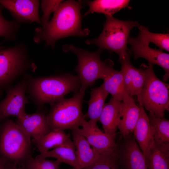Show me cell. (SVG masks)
I'll use <instances>...</instances> for the list:
<instances>
[{
	"label": "cell",
	"instance_id": "27",
	"mask_svg": "<svg viewBox=\"0 0 169 169\" xmlns=\"http://www.w3.org/2000/svg\"><path fill=\"white\" fill-rule=\"evenodd\" d=\"M137 28L140 31L138 36L144 43L149 45L155 44L161 50L169 51V33H155L150 32L148 27L139 24Z\"/></svg>",
	"mask_w": 169,
	"mask_h": 169
},
{
	"label": "cell",
	"instance_id": "10",
	"mask_svg": "<svg viewBox=\"0 0 169 169\" xmlns=\"http://www.w3.org/2000/svg\"><path fill=\"white\" fill-rule=\"evenodd\" d=\"M117 144L120 169H148L146 159L133 132Z\"/></svg>",
	"mask_w": 169,
	"mask_h": 169
},
{
	"label": "cell",
	"instance_id": "7",
	"mask_svg": "<svg viewBox=\"0 0 169 169\" xmlns=\"http://www.w3.org/2000/svg\"><path fill=\"white\" fill-rule=\"evenodd\" d=\"M153 66L148 63L146 79L137 100L149 112L162 117L169 111V85L157 77Z\"/></svg>",
	"mask_w": 169,
	"mask_h": 169
},
{
	"label": "cell",
	"instance_id": "15",
	"mask_svg": "<svg viewBox=\"0 0 169 169\" xmlns=\"http://www.w3.org/2000/svg\"><path fill=\"white\" fill-rule=\"evenodd\" d=\"M81 131L92 148L99 154L112 150L117 146L115 138L102 132L97 124L84 120Z\"/></svg>",
	"mask_w": 169,
	"mask_h": 169
},
{
	"label": "cell",
	"instance_id": "29",
	"mask_svg": "<svg viewBox=\"0 0 169 169\" xmlns=\"http://www.w3.org/2000/svg\"><path fill=\"white\" fill-rule=\"evenodd\" d=\"M3 7L0 4V37H3L6 40H14L20 26L16 20L8 21L2 14Z\"/></svg>",
	"mask_w": 169,
	"mask_h": 169
},
{
	"label": "cell",
	"instance_id": "5",
	"mask_svg": "<svg viewBox=\"0 0 169 169\" xmlns=\"http://www.w3.org/2000/svg\"><path fill=\"white\" fill-rule=\"evenodd\" d=\"M84 95L79 91L69 98H64L50 104V110L46 116L51 130H73L81 126L85 120L82 110Z\"/></svg>",
	"mask_w": 169,
	"mask_h": 169
},
{
	"label": "cell",
	"instance_id": "36",
	"mask_svg": "<svg viewBox=\"0 0 169 169\" xmlns=\"http://www.w3.org/2000/svg\"><path fill=\"white\" fill-rule=\"evenodd\" d=\"M74 169L73 168H72V169Z\"/></svg>",
	"mask_w": 169,
	"mask_h": 169
},
{
	"label": "cell",
	"instance_id": "31",
	"mask_svg": "<svg viewBox=\"0 0 169 169\" xmlns=\"http://www.w3.org/2000/svg\"><path fill=\"white\" fill-rule=\"evenodd\" d=\"M62 0H42L41 6L43 15L40 18L42 26L48 22L51 14L54 12Z\"/></svg>",
	"mask_w": 169,
	"mask_h": 169
},
{
	"label": "cell",
	"instance_id": "1",
	"mask_svg": "<svg viewBox=\"0 0 169 169\" xmlns=\"http://www.w3.org/2000/svg\"><path fill=\"white\" fill-rule=\"evenodd\" d=\"M82 4L80 0L62 2L54 13L51 20L35 29L34 41L38 44L44 42L46 46L54 48L56 41L62 38L88 36L90 30L81 27Z\"/></svg>",
	"mask_w": 169,
	"mask_h": 169
},
{
	"label": "cell",
	"instance_id": "22",
	"mask_svg": "<svg viewBox=\"0 0 169 169\" xmlns=\"http://www.w3.org/2000/svg\"><path fill=\"white\" fill-rule=\"evenodd\" d=\"M145 156L148 169H169V145H159L154 141Z\"/></svg>",
	"mask_w": 169,
	"mask_h": 169
},
{
	"label": "cell",
	"instance_id": "6",
	"mask_svg": "<svg viewBox=\"0 0 169 169\" xmlns=\"http://www.w3.org/2000/svg\"><path fill=\"white\" fill-rule=\"evenodd\" d=\"M65 52H72L76 54L78 63L75 70L80 82L79 91L84 93L86 89L91 86L96 80L103 79L105 62L100 55L104 50L99 48L95 52H90L76 47L72 44L62 46Z\"/></svg>",
	"mask_w": 169,
	"mask_h": 169
},
{
	"label": "cell",
	"instance_id": "14",
	"mask_svg": "<svg viewBox=\"0 0 169 169\" xmlns=\"http://www.w3.org/2000/svg\"><path fill=\"white\" fill-rule=\"evenodd\" d=\"M140 107L126 91L120 106L117 125L122 137L133 132L138 120Z\"/></svg>",
	"mask_w": 169,
	"mask_h": 169
},
{
	"label": "cell",
	"instance_id": "33",
	"mask_svg": "<svg viewBox=\"0 0 169 169\" xmlns=\"http://www.w3.org/2000/svg\"><path fill=\"white\" fill-rule=\"evenodd\" d=\"M6 161L4 158L0 156V169H5V165Z\"/></svg>",
	"mask_w": 169,
	"mask_h": 169
},
{
	"label": "cell",
	"instance_id": "32",
	"mask_svg": "<svg viewBox=\"0 0 169 169\" xmlns=\"http://www.w3.org/2000/svg\"><path fill=\"white\" fill-rule=\"evenodd\" d=\"M5 169H25L22 166H18L13 163L6 161L5 165Z\"/></svg>",
	"mask_w": 169,
	"mask_h": 169
},
{
	"label": "cell",
	"instance_id": "2",
	"mask_svg": "<svg viewBox=\"0 0 169 169\" xmlns=\"http://www.w3.org/2000/svg\"><path fill=\"white\" fill-rule=\"evenodd\" d=\"M27 80L29 97L39 109L46 103L50 105L64 98L70 92H79L81 86L77 75L69 73L37 78L28 77Z\"/></svg>",
	"mask_w": 169,
	"mask_h": 169
},
{
	"label": "cell",
	"instance_id": "26",
	"mask_svg": "<svg viewBox=\"0 0 169 169\" xmlns=\"http://www.w3.org/2000/svg\"><path fill=\"white\" fill-rule=\"evenodd\" d=\"M148 116L154 130V142L159 145H169V120L164 116L159 117L151 112Z\"/></svg>",
	"mask_w": 169,
	"mask_h": 169
},
{
	"label": "cell",
	"instance_id": "8",
	"mask_svg": "<svg viewBox=\"0 0 169 169\" xmlns=\"http://www.w3.org/2000/svg\"><path fill=\"white\" fill-rule=\"evenodd\" d=\"M3 48L0 49V90L9 87L14 80L32 66L23 44Z\"/></svg>",
	"mask_w": 169,
	"mask_h": 169
},
{
	"label": "cell",
	"instance_id": "35",
	"mask_svg": "<svg viewBox=\"0 0 169 169\" xmlns=\"http://www.w3.org/2000/svg\"><path fill=\"white\" fill-rule=\"evenodd\" d=\"M3 48V46H2L0 45V49Z\"/></svg>",
	"mask_w": 169,
	"mask_h": 169
},
{
	"label": "cell",
	"instance_id": "9",
	"mask_svg": "<svg viewBox=\"0 0 169 169\" xmlns=\"http://www.w3.org/2000/svg\"><path fill=\"white\" fill-rule=\"evenodd\" d=\"M27 88V80L24 79L6 89V96L0 102V122L9 116L17 117L25 111V106L28 103L25 95Z\"/></svg>",
	"mask_w": 169,
	"mask_h": 169
},
{
	"label": "cell",
	"instance_id": "24",
	"mask_svg": "<svg viewBox=\"0 0 169 169\" xmlns=\"http://www.w3.org/2000/svg\"><path fill=\"white\" fill-rule=\"evenodd\" d=\"M130 0H95L86 1V4L89 8L83 17L90 13H97L105 16H112L122 9L129 6Z\"/></svg>",
	"mask_w": 169,
	"mask_h": 169
},
{
	"label": "cell",
	"instance_id": "17",
	"mask_svg": "<svg viewBox=\"0 0 169 169\" xmlns=\"http://www.w3.org/2000/svg\"><path fill=\"white\" fill-rule=\"evenodd\" d=\"M105 73L102 84L104 87L108 94L116 100L122 101L126 91L124 84L123 73L114 69V64L109 59L105 60Z\"/></svg>",
	"mask_w": 169,
	"mask_h": 169
},
{
	"label": "cell",
	"instance_id": "21",
	"mask_svg": "<svg viewBox=\"0 0 169 169\" xmlns=\"http://www.w3.org/2000/svg\"><path fill=\"white\" fill-rule=\"evenodd\" d=\"M36 157L41 158H54L61 163L67 164L74 169H79L76 148L70 138L60 146L44 153L40 154Z\"/></svg>",
	"mask_w": 169,
	"mask_h": 169
},
{
	"label": "cell",
	"instance_id": "30",
	"mask_svg": "<svg viewBox=\"0 0 169 169\" xmlns=\"http://www.w3.org/2000/svg\"><path fill=\"white\" fill-rule=\"evenodd\" d=\"M61 162L58 160L53 161L32 156L26 161L22 167L25 169H61L60 165Z\"/></svg>",
	"mask_w": 169,
	"mask_h": 169
},
{
	"label": "cell",
	"instance_id": "13",
	"mask_svg": "<svg viewBox=\"0 0 169 169\" xmlns=\"http://www.w3.org/2000/svg\"><path fill=\"white\" fill-rule=\"evenodd\" d=\"M121 65L125 90L130 96L140 95L145 83L147 76V66L142 64L136 68L131 63L130 54L123 59H119Z\"/></svg>",
	"mask_w": 169,
	"mask_h": 169
},
{
	"label": "cell",
	"instance_id": "3",
	"mask_svg": "<svg viewBox=\"0 0 169 169\" xmlns=\"http://www.w3.org/2000/svg\"><path fill=\"white\" fill-rule=\"evenodd\" d=\"M32 156L31 137L16 122L5 119L0 125V156L22 166Z\"/></svg>",
	"mask_w": 169,
	"mask_h": 169
},
{
	"label": "cell",
	"instance_id": "20",
	"mask_svg": "<svg viewBox=\"0 0 169 169\" xmlns=\"http://www.w3.org/2000/svg\"><path fill=\"white\" fill-rule=\"evenodd\" d=\"M121 103V101L111 97L110 100L105 103L99 119L105 133L115 138Z\"/></svg>",
	"mask_w": 169,
	"mask_h": 169
},
{
	"label": "cell",
	"instance_id": "28",
	"mask_svg": "<svg viewBox=\"0 0 169 169\" xmlns=\"http://www.w3.org/2000/svg\"><path fill=\"white\" fill-rule=\"evenodd\" d=\"M83 169H120L118 145L112 150L100 154L96 160Z\"/></svg>",
	"mask_w": 169,
	"mask_h": 169
},
{
	"label": "cell",
	"instance_id": "12",
	"mask_svg": "<svg viewBox=\"0 0 169 169\" xmlns=\"http://www.w3.org/2000/svg\"><path fill=\"white\" fill-rule=\"evenodd\" d=\"M18 23L41 24L39 13V1L36 0H0Z\"/></svg>",
	"mask_w": 169,
	"mask_h": 169
},
{
	"label": "cell",
	"instance_id": "16",
	"mask_svg": "<svg viewBox=\"0 0 169 169\" xmlns=\"http://www.w3.org/2000/svg\"><path fill=\"white\" fill-rule=\"evenodd\" d=\"M17 118L16 122L33 140L39 138L51 130L46 115L43 112L38 111L33 114H27L25 111Z\"/></svg>",
	"mask_w": 169,
	"mask_h": 169
},
{
	"label": "cell",
	"instance_id": "11",
	"mask_svg": "<svg viewBox=\"0 0 169 169\" xmlns=\"http://www.w3.org/2000/svg\"><path fill=\"white\" fill-rule=\"evenodd\" d=\"M128 44L131 45L130 49L134 55L135 59L143 58L151 64H156L164 70L162 77L164 82L169 78V54L160 49H153L149 45L143 42L137 36L129 38Z\"/></svg>",
	"mask_w": 169,
	"mask_h": 169
},
{
	"label": "cell",
	"instance_id": "4",
	"mask_svg": "<svg viewBox=\"0 0 169 169\" xmlns=\"http://www.w3.org/2000/svg\"><path fill=\"white\" fill-rule=\"evenodd\" d=\"M106 19L103 30L97 38L85 41L87 44H95L104 50L114 52L119 59L125 58L129 54L127 47L130 33L132 28L139 25L137 21H123L113 16H105Z\"/></svg>",
	"mask_w": 169,
	"mask_h": 169
},
{
	"label": "cell",
	"instance_id": "19",
	"mask_svg": "<svg viewBox=\"0 0 169 169\" xmlns=\"http://www.w3.org/2000/svg\"><path fill=\"white\" fill-rule=\"evenodd\" d=\"M73 141L76 149L79 169H83L93 163L100 154L95 151L83 135L80 128L72 130Z\"/></svg>",
	"mask_w": 169,
	"mask_h": 169
},
{
	"label": "cell",
	"instance_id": "23",
	"mask_svg": "<svg viewBox=\"0 0 169 169\" xmlns=\"http://www.w3.org/2000/svg\"><path fill=\"white\" fill-rule=\"evenodd\" d=\"M108 94L103 84L98 87L91 89L90 99L86 101L88 105V111L84 114L85 118H88L90 119L89 121L91 123L97 124L99 121Z\"/></svg>",
	"mask_w": 169,
	"mask_h": 169
},
{
	"label": "cell",
	"instance_id": "34",
	"mask_svg": "<svg viewBox=\"0 0 169 169\" xmlns=\"http://www.w3.org/2000/svg\"><path fill=\"white\" fill-rule=\"evenodd\" d=\"M2 90H0V98L1 97L2 94Z\"/></svg>",
	"mask_w": 169,
	"mask_h": 169
},
{
	"label": "cell",
	"instance_id": "25",
	"mask_svg": "<svg viewBox=\"0 0 169 169\" xmlns=\"http://www.w3.org/2000/svg\"><path fill=\"white\" fill-rule=\"evenodd\" d=\"M64 130H51L48 133L36 140H33L40 154L60 146L70 138Z\"/></svg>",
	"mask_w": 169,
	"mask_h": 169
},
{
	"label": "cell",
	"instance_id": "18",
	"mask_svg": "<svg viewBox=\"0 0 169 169\" xmlns=\"http://www.w3.org/2000/svg\"><path fill=\"white\" fill-rule=\"evenodd\" d=\"M140 112L139 119L133 133L135 140L145 156L151 144L154 141V130L151 125L144 108L139 103Z\"/></svg>",
	"mask_w": 169,
	"mask_h": 169
}]
</instances>
